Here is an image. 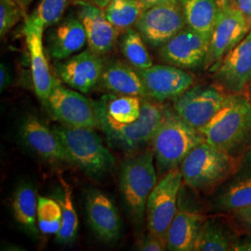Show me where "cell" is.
Returning a JSON list of instances; mask_svg holds the SVG:
<instances>
[{"instance_id":"f546056e","label":"cell","mask_w":251,"mask_h":251,"mask_svg":"<svg viewBox=\"0 0 251 251\" xmlns=\"http://www.w3.org/2000/svg\"><path fill=\"white\" fill-rule=\"evenodd\" d=\"M120 47L127 61L137 70H144L152 66V58L145 47L143 36L138 31L127 30L122 38Z\"/></svg>"},{"instance_id":"e0dca14e","label":"cell","mask_w":251,"mask_h":251,"mask_svg":"<svg viewBox=\"0 0 251 251\" xmlns=\"http://www.w3.org/2000/svg\"><path fill=\"white\" fill-rule=\"evenodd\" d=\"M56 68L65 84L82 93H88L99 82L104 66L99 54L89 49L65 59L63 63H58Z\"/></svg>"},{"instance_id":"30bf717a","label":"cell","mask_w":251,"mask_h":251,"mask_svg":"<svg viewBox=\"0 0 251 251\" xmlns=\"http://www.w3.org/2000/svg\"><path fill=\"white\" fill-rule=\"evenodd\" d=\"M47 102L52 115L63 125L85 128L100 127L95 101L64 88L58 82L55 83Z\"/></svg>"},{"instance_id":"52a82bcc","label":"cell","mask_w":251,"mask_h":251,"mask_svg":"<svg viewBox=\"0 0 251 251\" xmlns=\"http://www.w3.org/2000/svg\"><path fill=\"white\" fill-rule=\"evenodd\" d=\"M182 180L179 168L168 172L162 176L147 200L148 231L165 241H167L171 223L178 210V198Z\"/></svg>"},{"instance_id":"d4e9b609","label":"cell","mask_w":251,"mask_h":251,"mask_svg":"<svg viewBox=\"0 0 251 251\" xmlns=\"http://www.w3.org/2000/svg\"><path fill=\"white\" fill-rule=\"evenodd\" d=\"M236 237L227 227L217 221L208 220L200 228L195 243V251H232Z\"/></svg>"},{"instance_id":"6da1fadb","label":"cell","mask_w":251,"mask_h":251,"mask_svg":"<svg viewBox=\"0 0 251 251\" xmlns=\"http://www.w3.org/2000/svg\"><path fill=\"white\" fill-rule=\"evenodd\" d=\"M200 132L207 144L232 153L251 139V100L242 93L227 94L223 107Z\"/></svg>"},{"instance_id":"ab89813d","label":"cell","mask_w":251,"mask_h":251,"mask_svg":"<svg viewBox=\"0 0 251 251\" xmlns=\"http://www.w3.org/2000/svg\"><path fill=\"white\" fill-rule=\"evenodd\" d=\"M82 1L90 3V4L94 5V6L99 7L100 9H104L108 4L110 3L111 0H82Z\"/></svg>"},{"instance_id":"603a6c76","label":"cell","mask_w":251,"mask_h":251,"mask_svg":"<svg viewBox=\"0 0 251 251\" xmlns=\"http://www.w3.org/2000/svg\"><path fill=\"white\" fill-rule=\"evenodd\" d=\"M37 204L36 189L29 183L21 184L14 192L12 198V211L20 228L36 238L38 235Z\"/></svg>"},{"instance_id":"60d3db41","label":"cell","mask_w":251,"mask_h":251,"mask_svg":"<svg viewBox=\"0 0 251 251\" xmlns=\"http://www.w3.org/2000/svg\"><path fill=\"white\" fill-rule=\"evenodd\" d=\"M217 2L220 6V9L235 5V0H217Z\"/></svg>"},{"instance_id":"2e32d148","label":"cell","mask_w":251,"mask_h":251,"mask_svg":"<svg viewBox=\"0 0 251 251\" xmlns=\"http://www.w3.org/2000/svg\"><path fill=\"white\" fill-rule=\"evenodd\" d=\"M86 212L91 230L105 243L117 242L121 233V219L107 196L96 189L87 192Z\"/></svg>"},{"instance_id":"484cf974","label":"cell","mask_w":251,"mask_h":251,"mask_svg":"<svg viewBox=\"0 0 251 251\" xmlns=\"http://www.w3.org/2000/svg\"><path fill=\"white\" fill-rule=\"evenodd\" d=\"M98 103L108 118L120 124H128L141 116L143 100L138 96L108 95Z\"/></svg>"},{"instance_id":"f35d334b","label":"cell","mask_w":251,"mask_h":251,"mask_svg":"<svg viewBox=\"0 0 251 251\" xmlns=\"http://www.w3.org/2000/svg\"><path fill=\"white\" fill-rule=\"evenodd\" d=\"M141 1L145 7V9L151 8L153 6L157 5H162V4H170V3H177L179 2L178 0H139Z\"/></svg>"},{"instance_id":"8992f818","label":"cell","mask_w":251,"mask_h":251,"mask_svg":"<svg viewBox=\"0 0 251 251\" xmlns=\"http://www.w3.org/2000/svg\"><path fill=\"white\" fill-rule=\"evenodd\" d=\"M153 152L147 151L126 159L120 170V190L126 206L138 225L146 217L147 200L157 183Z\"/></svg>"},{"instance_id":"8d00e7d4","label":"cell","mask_w":251,"mask_h":251,"mask_svg":"<svg viewBox=\"0 0 251 251\" xmlns=\"http://www.w3.org/2000/svg\"><path fill=\"white\" fill-rule=\"evenodd\" d=\"M235 5L241 10L251 25V0H235Z\"/></svg>"},{"instance_id":"4fadbf2b","label":"cell","mask_w":251,"mask_h":251,"mask_svg":"<svg viewBox=\"0 0 251 251\" xmlns=\"http://www.w3.org/2000/svg\"><path fill=\"white\" fill-rule=\"evenodd\" d=\"M210 38L190 27H184L177 35L162 45L160 56L164 61L179 68H197L204 64Z\"/></svg>"},{"instance_id":"d6986e66","label":"cell","mask_w":251,"mask_h":251,"mask_svg":"<svg viewBox=\"0 0 251 251\" xmlns=\"http://www.w3.org/2000/svg\"><path fill=\"white\" fill-rule=\"evenodd\" d=\"M44 30L39 27L25 25L24 33L26 38L27 47L30 56L32 80L36 96L47 102L56 81L50 73L46 58L42 41Z\"/></svg>"},{"instance_id":"4316f807","label":"cell","mask_w":251,"mask_h":251,"mask_svg":"<svg viewBox=\"0 0 251 251\" xmlns=\"http://www.w3.org/2000/svg\"><path fill=\"white\" fill-rule=\"evenodd\" d=\"M216 205L226 211L251 206V173L239 175L229 182L219 195Z\"/></svg>"},{"instance_id":"cb8c5ba5","label":"cell","mask_w":251,"mask_h":251,"mask_svg":"<svg viewBox=\"0 0 251 251\" xmlns=\"http://www.w3.org/2000/svg\"><path fill=\"white\" fill-rule=\"evenodd\" d=\"M181 6L187 26L210 38L220 13L217 0H187Z\"/></svg>"},{"instance_id":"ba28073f","label":"cell","mask_w":251,"mask_h":251,"mask_svg":"<svg viewBox=\"0 0 251 251\" xmlns=\"http://www.w3.org/2000/svg\"><path fill=\"white\" fill-rule=\"evenodd\" d=\"M251 30V24L236 5L220 9L203 64L205 69L214 71L225 55L238 45Z\"/></svg>"},{"instance_id":"277c9868","label":"cell","mask_w":251,"mask_h":251,"mask_svg":"<svg viewBox=\"0 0 251 251\" xmlns=\"http://www.w3.org/2000/svg\"><path fill=\"white\" fill-rule=\"evenodd\" d=\"M237 166L236 159L231 153L204 142L189 152L179 170L183 181L189 187L206 191L228 179Z\"/></svg>"},{"instance_id":"44dd1931","label":"cell","mask_w":251,"mask_h":251,"mask_svg":"<svg viewBox=\"0 0 251 251\" xmlns=\"http://www.w3.org/2000/svg\"><path fill=\"white\" fill-rule=\"evenodd\" d=\"M203 225V216L198 211L179 204L176 215L171 223L167 244L171 251H193L200 228Z\"/></svg>"},{"instance_id":"7c38bea8","label":"cell","mask_w":251,"mask_h":251,"mask_svg":"<svg viewBox=\"0 0 251 251\" xmlns=\"http://www.w3.org/2000/svg\"><path fill=\"white\" fill-rule=\"evenodd\" d=\"M217 83L228 94L242 93L251 81V30L214 69Z\"/></svg>"},{"instance_id":"9a60e30c","label":"cell","mask_w":251,"mask_h":251,"mask_svg":"<svg viewBox=\"0 0 251 251\" xmlns=\"http://www.w3.org/2000/svg\"><path fill=\"white\" fill-rule=\"evenodd\" d=\"M138 72L144 81L147 95L158 101L174 100L194 84L193 75L176 66L152 65Z\"/></svg>"},{"instance_id":"5bb4252c","label":"cell","mask_w":251,"mask_h":251,"mask_svg":"<svg viewBox=\"0 0 251 251\" xmlns=\"http://www.w3.org/2000/svg\"><path fill=\"white\" fill-rule=\"evenodd\" d=\"M21 141L39 157L50 163H72L60 138L37 117L28 116L19 127Z\"/></svg>"},{"instance_id":"7bdbcfd3","label":"cell","mask_w":251,"mask_h":251,"mask_svg":"<svg viewBox=\"0 0 251 251\" xmlns=\"http://www.w3.org/2000/svg\"><path fill=\"white\" fill-rule=\"evenodd\" d=\"M178 1H179V3H180V4H181V5H182V4H183V3H184V2H186V1H187V0H178Z\"/></svg>"},{"instance_id":"f1b7e54d","label":"cell","mask_w":251,"mask_h":251,"mask_svg":"<svg viewBox=\"0 0 251 251\" xmlns=\"http://www.w3.org/2000/svg\"><path fill=\"white\" fill-rule=\"evenodd\" d=\"M63 191L59 195L58 201L62 206L63 219L60 232L56 234L57 241L63 245H69L75 241L78 230V219L74 206L72 190L64 181Z\"/></svg>"},{"instance_id":"83f0119b","label":"cell","mask_w":251,"mask_h":251,"mask_svg":"<svg viewBox=\"0 0 251 251\" xmlns=\"http://www.w3.org/2000/svg\"><path fill=\"white\" fill-rule=\"evenodd\" d=\"M145 9L139 0H111L102 9L108 21L119 31L135 25Z\"/></svg>"},{"instance_id":"ee69618b","label":"cell","mask_w":251,"mask_h":251,"mask_svg":"<svg viewBox=\"0 0 251 251\" xmlns=\"http://www.w3.org/2000/svg\"><path fill=\"white\" fill-rule=\"evenodd\" d=\"M250 93H251V83H250Z\"/></svg>"},{"instance_id":"5b68a950","label":"cell","mask_w":251,"mask_h":251,"mask_svg":"<svg viewBox=\"0 0 251 251\" xmlns=\"http://www.w3.org/2000/svg\"><path fill=\"white\" fill-rule=\"evenodd\" d=\"M95 107L100 127L107 136L109 143L126 152H133L152 143L165 111L159 104L144 100L140 117L132 123L120 124L108 118L98 101H95Z\"/></svg>"},{"instance_id":"7a4b0ae2","label":"cell","mask_w":251,"mask_h":251,"mask_svg":"<svg viewBox=\"0 0 251 251\" xmlns=\"http://www.w3.org/2000/svg\"><path fill=\"white\" fill-rule=\"evenodd\" d=\"M205 142L201 132L183 121L171 108H165L161 123L152 140L157 171L162 176L180 167L198 144Z\"/></svg>"},{"instance_id":"b9f144b4","label":"cell","mask_w":251,"mask_h":251,"mask_svg":"<svg viewBox=\"0 0 251 251\" xmlns=\"http://www.w3.org/2000/svg\"><path fill=\"white\" fill-rule=\"evenodd\" d=\"M18 2L21 9H23V11L25 12L28 6L33 2V0H16Z\"/></svg>"},{"instance_id":"d6a6232c","label":"cell","mask_w":251,"mask_h":251,"mask_svg":"<svg viewBox=\"0 0 251 251\" xmlns=\"http://www.w3.org/2000/svg\"><path fill=\"white\" fill-rule=\"evenodd\" d=\"M22 11L16 0H0V35L2 37L18 23Z\"/></svg>"},{"instance_id":"8fae6325","label":"cell","mask_w":251,"mask_h":251,"mask_svg":"<svg viewBox=\"0 0 251 251\" xmlns=\"http://www.w3.org/2000/svg\"><path fill=\"white\" fill-rule=\"evenodd\" d=\"M179 2L162 4L144 9L135 27L145 42L152 47L164 45L186 25Z\"/></svg>"},{"instance_id":"74e56055","label":"cell","mask_w":251,"mask_h":251,"mask_svg":"<svg viewBox=\"0 0 251 251\" xmlns=\"http://www.w3.org/2000/svg\"><path fill=\"white\" fill-rule=\"evenodd\" d=\"M232 251H251V239H246V240H236V242L233 244Z\"/></svg>"},{"instance_id":"4dcf8cb0","label":"cell","mask_w":251,"mask_h":251,"mask_svg":"<svg viewBox=\"0 0 251 251\" xmlns=\"http://www.w3.org/2000/svg\"><path fill=\"white\" fill-rule=\"evenodd\" d=\"M68 3L69 0H40L31 16L26 19L25 25L39 27L43 30L57 25Z\"/></svg>"},{"instance_id":"9c48e42d","label":"cell","mask_w":251,"mask_h":251,"mask_svg":"<svg viewBox=\"0 0 251 251\" xmlns=\"http://www.w3.org/2000/svg\"><path fill=\"white\" fill-rule=\"evenodd\" d=\"M227 94L213 86L191 87L173 101V110L183 121L201 130L223 107Z\"/></svg>"},{"instance_id":"7402d4cb","label":"cell","mask_w":251,"mask_h":251,"mask_svg":"<svg viewBox=\"0 0 251 251\" xmlns=\"http://www.w3.org/2000/svg\"><path fill=\"white\" fill-rule=\"evenodd\" d=\"M101 81L106 90L128 96L144 97L147 90L138 71L124 63H114L103 68Z\"/></svg>"},{"instance_id":"e575fe53","label":"cell","mask_w":251,"mask_h":251,"mask_svg":"<svg viewBox=\"0 0 251 251\" xmlns=\"http://www.w3.org/2000/svg\"><path fill=\"white\" fill-rule=\"evenodd\" d=\"M233 216L236 224L251 235V206L233 211Z\"/></svg>"},{"instance_id":"1f68e13d","label":"cell","mask_w":251,"mask_h":251,"mask_svg":"<svg viewBox=\"0 0 251 251\" xmlns=\"http://www.w3.org/2000/svg\"><path fill=\"white\" fill-rule=\"evenodd\" d=\"M62 206L58 200L39 197L37 204V225L44 234H57L61 230Z\"/></svg>"},{"instance_id":"ac0fdd59","label":"cell","mask_w":251,"mask_h":251,"mask_svg":"<svg viewBox=\"0 0 251 251\" xmlns=\"http://www.w3.org/2000/svg\"><path fill=\"white\" fill-rule=\"evenodd\" d=\"M76 6L90 50L99 55L111 50L120 31L108 21L102 9L82 0L76 1Z\"/></svg>"},{"instance_id":"3957f363","label":"cell","mask_w":251,"mask_h":251,"mask_svg":"<svg viewBox=\"0 0 251 251\" xmlns=\"http://www.w3.org/2000/svg\"><path fill=\"white\" fill-rule=\"evenodd\" d=\"M54 132L60 138L72 164L91 178L106 175L115 166V156L92 128L57 126Z\"/></svg>"},{"instance_id":"836d02e7","label":"cell","mask_w":251,"mask_h":251,"mask_svg":"<svg viewBox=\"0 0 251 251\" xmlns=\"http://www.w3.org/2000/svg\"><path fill=\"white\" fill-rule=\"evenodd\" d=\"M137 249L143 251H164L168 250V244L160 237L149 233L139 242Z\"/></svg>"},{"instance_id":"d590c367","label":"cell","mask_w":251,"mask_h":251,"mask_svg":"<svg viewBox=\"0 0 251 251\" xmlns=\"http://www.w3.org/2000/svg\"><path fill=\"white\" fill-rule=\"evenodd\" d=\"M10 84L11 74L9 72V68L2 63L0 65V90L4 91Z\"/></svg>"},{"instance_id":"ffe728a7","label":"cell","mask_w":251,"mask_h":251,"mask_svg":"<svg viewBox=\"0 0 251 251\" xmlns=\"http://www.w3.org/2000/svg\"><path fill=\"white\" fill-rule=\"evenodd\" d=\"M88 43L80 19L70 16L58 23L48 35V50L51 58L63 61L81 50Z\"/></svg>"}]
</instances>
